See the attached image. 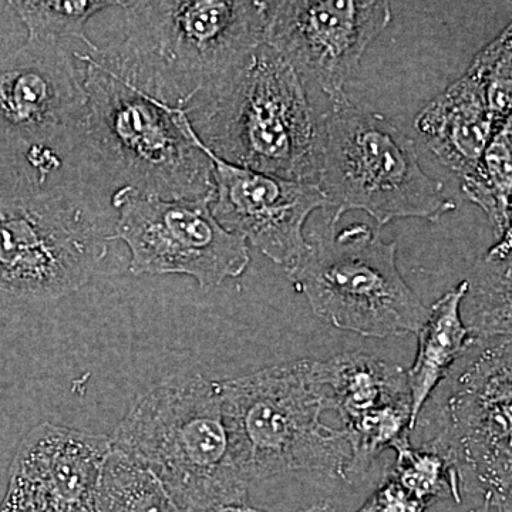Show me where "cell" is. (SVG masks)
Masks as SVG:
<instances>
[{"label": "cell", "mask_w": 512, "mask_h": 512, "mask_svg": "<svg viewBox=\"0 0 512 512\" xmlns=\"http://www.w3.org/2000/svg\"><path fill=\"white\" fill-rule=\"evenodd\" d=\"M20 20L28 29V42L60 43L64 39H77L87 50L99 49L86 33L87 22L97 13L111 6H126L127 2L104 0H49V2H10Z\"/></svg>", "instance_id": "44dd1931"}, {"label": "cell", "mask_w": 512, "mask_h": 512, "mask_svg": "<svg viewBox=\"0 0 512 512\" xmlns=\"http://www.w3.org/2000/svg\"><path fill=\"white\" fill-rule=\"evenodd\" d=\"M289 276L320 320L365 338L417 333L429 313L400 274L397 242L367 224L329 225Z\"/></svg>", "instance_id": "52a82bcc"}, {"label": "cell", "mask_w": 512, "mask_h": 512, "mask_svg": "<svg viewBox=\"0 0 512 512\" xmlns=\"http://www.w3.org/2000/svg\"><path fill=\"white\" fill-rule=\"evenodd\" d=\"M202 148L214 165L210 210L215 220L291 274L309 249L306 221L326 208L319 185L237 167Z\"/></svg>", "instance_id": "4fadbf2b"}, {"label": "cell", "mask_w": 512, "mask_h": 512, "mask_svg": "<svg viewBox=\"0 0 512 512\" xmlns=\"http://www.w3.org/2000/svg\"><path fill=\"white\" fill-rule=\"evenodd\" d=\"M126 39L104 62L187 116L220 92L265 45L266 2H127Z\"/></svg>", "instance_id": "6da1fadb"}, {"label": "cell", "mask_w": 512, "mask_h": 512, "mask_svg": "<svg viewBox=\"0 0 512 512\" xmlns=\"http://www.w3.org/2000/svg\"><path fill=\"white\" fill-rule=\"evenodd\" d=\"M232 458L249 484L293 471L346 480L345 431L330 410L320 360L301 359L215 382Z\"/></svg>", "instance_id": "277c9868"}, {"label": "cell", "mask_w": 512, "mask_h": 512, "mask_svg": "<svg viewBox=\"0 0 512 512\" xmlns=\"http://www.w3.org/2000/svg\"><path fill=\"white\" fill-rule=\"evenodd\" d=\"M512 121L495 131L480 163L461 177V190L493 227L495 241L511 232Z\"/></svg>", "instance_id": "d6986e66"}, {"label": "cell", "mask_w": 512, "mask_h": 512, "mask_svg": "<svg viewBox=\"0 0 512 512\" xmlns=\"http://www.w3.org/2000/svg\"><path fill=\"white\" fill-rule=\"evenodd\" d=\"M468 291V281L458 282L453 289L433 303L417 336L419 346L413 366L406 370L412 394V427L429 402L431 393L447 379L451 367L478 343L464 325L461 306Z\"/></svg>", "instance_id": "e0dca14e"}, {"label": "cell", "mask_w": 512, "mask_h": 512, "mask_svg": "<svg viewBox=\"0 0 512 512\" xmlns=\"http://www.w3.org/2000/svg\"><path fill=\"white\" fill-rule=\"evenodd\" d=\"M211 512H266L258 510V508L248 507L247 504L242 505H229V507L218 508V510Z\"/></svg>", "instance_id": "484cf974"}, {"label": "cell", "mask_w": 512, "mask_h": 512, "mask_svg": "<svg viewBox=\"0 0 512 512\" xmlns=\"http://www.w3.org/2000/svg\"><path fill=\"white\" fill-rule=\"evenodd\" d=\"M109 241L82 200L63 191L0 185V291L37 301L79 291Z\"/></svg>", "instance_id": "ba28073f"}, {"label": "cell", "mask_w": 512, "mask_h": 512, "mask_svg": "<svg viewBox=\"0 0 512 512\" xmlns=\"http://www.w3.org/2000/svg\"><path fill=\"white\" fill-rule=\"evenodd\" d=\"M111 448L160 481L180 512L247 504L249 484L232 458L217 384L171 375L137 397Z\"/></svg>", "instance_id": "7a4b0ae2"}, {"label": "cell", "mask_w": 512, "mask_h": 512, "mask_svg": "<svg viewBox=\"0 0 512 512\" xmlns=\"http://www.w3.org/2000/svg\"><path fill=\"white\" fill-rule=\"evenodd\" d=\"M392 18L376 0L266 2L265 46L335 100Z\"/></svg>", "instance_id": "8fae6325"}, {"label": "cell", "mask_w": 512, "mask_h": 512, "mask_svg": "<svg viewBox=\"0 0 512 512\" xmlns=\"http://www.w3.org/2000/svg\"><path fill=\"white\" fill-rule=\"evenodd\" d=\"M211 200H165L131 187L111 197L116 228L110 241L130 251L133 275H187L202 291L247 271L251 256L244 239L215 220Z\"/></svg>", "instance_id": "9c48e42d"}, {"label": "cell", "mask_w": 512, "mask_h": 512, "mask_svg": "<svg viewBox=\"0 0 512 512\" xmlns=\"http://www.w3.org/2000/svg\"><path fill=\"white\" fill-rule=\"evenodd\" d=\"M73 55L60 43L26 42L0 59L2 150L23 156L55 150L80 130L87 93L83 69Z\"/></svg>", "instance_id": "7c38bea8"}, {"label": "cell", "mask_w": 512, "mask_h": 512, "mask_svg": "<svg viewBox=\"0 0 512 512\" xmlns=\"http://www.w3.org/2000/svg\"><path fill=\"white\" fill-rule=\"evenodd\" d=\"M188 119L225 163L284 180H318L320 121L301 76L268 46Z\"/></svg>", "instance_id": "5b68a950"}, {"label": "cell", "mask_w": 512, "mask_h": 512, "mask_svg": "<svg viewBox=\"0 0 512 512\" xmlns=\"http://www.w3.org/2000/svg\"><path fill=\"white\" fill-rule=\"evenodd\" d=\"M76 57L87 93L80 130L121 187L165 200H212L214 165L187 113L138 89L100 49Z\"/></svg>", "instance_id": "3957f363"}, {"label": "cell", "mask_w": 512, "mask_h": 512, "mask_svg": "<svg viewBox=\"0 0 512 512\" xmlns=\"http://www.w3.org/2000/svg\"><path fill=\"white\" fill-rule=\"evenodd\" d=\"M474 66L483 77L485 96L498 128L511 120L512 26L474 56Z\"/></svg>", "instance_id": "603a6c76"}, {"label": "cell", "mask_w": 512, "mask_h": 512, "mask_svg": "<svg viewBox=\"0 0 512 512\" xmlns=\"http://www.w3.org/2000/svg\"><path fill=\"white\" fill-rule=\"evenodd\" d=\"M330 410L350 448L348 470L363 476L384 451L410 444L412 394L403 367L352 352L320 360Z\"/></svg>", "instance_id": "5bb4252c"}, {"label": "cell", "mask_w": 512, "mask_h": 512, "mask_svg": "<svg viewBox=\"0 0 512 512\" xmlns=\"http://www.w3.org/2000/svg\"><path fill=\"white\" fill-rule=\"evenodd\" d=\"M512 235L495 241L474 268L468 281L466 328L478 345L511 338Z\"/></svg>", "instance_id": "ac0fdd59"}, {"label": "cell", "mask_w": 512, "mask_h": 512, "mask_svg": "<svg viewBox=\"0 0 512 512\" xmlns=\"http://www.w3.org/2000/svg\"><path fill=\"white\" fill-rule=\"evenodd\" d=\"M387 471L429 507L437 501H463L464 477L460 468L426 444L400 448L396 451V463Z\"/></svg>", "instance_id": "7402d4cb"}, {"label": "cell", "mask_w": 512, "mask_h": 512, "mask_svg": "<svg viewBox=\"0 0 512 512\" xmlns=\"http://www.w3.org/2000/svg\"><path fill=\"white\" fill-rule=\"evenodd\" d=\"M429 505L419 500L386 471L375 493L356 512H426Z\"/></svg>", "instance_id": "cb8c5ba5"}, {"label": "cell", "mask_w": 512, "mask_h": 512, "mask_svg": "<svg viewBox=\"0 0 512 512\" xmlns=\"http://www.w3.org/2000/svg\"><path fill=\"white\" fill-rule=\"evenodd\" d=\"M299 512H336L335 508L328 503H320L316 505H312V507L306 508V510H301Z\"/></svg>", "instance_id": "4316f807"}, {"label": "cell", "mask_w": 512, "mask_h": 512, "mask_svg": "<svg viewBox=\"0 0 512 512\" xmlns=\"http://www.w3.org/2000/svg\"><path fill=\"white\" fill-rule=\"evenodd\" d=\"M93 512H180L146 468L113 450L101 473Z\"/></svg>", "instance_id": "ffe728a7"}, {"label": "cell", "mask_w": 512, "mask_h": 512, "mask_svg": "<svg viewBox=\"0 0 512 512\" xmlns=\"http://www.w3.org/2000/svg\"><path fill=\"white\" fill-rule=\"evenodd\" d=\"M110 437L42 423L19 444L10 473L35 485L53 512H93Z\"/></svg>", "instance_id": "9a60e30c"}, {"label": "cell", "mask_w": 512, "mask_h": 512, "mask_svg": "<svg viewBox=\"0 0 512 512\" xmlns=\"http://www.w3.org/2000/svg\"><path fill=\"white\" fill-rule=\"evenodd\" d=\"M414 128L437 160L460 178L477 167L498 126L473 63L417 114Z\"/></svg>", "instance_id": "2e32d148"}, {"label": "cell", "mask_w": 512, "mask_h": 512, "mask_svg": "<svg viewBox=\"0 0 512 512\" xmlns=\"http://www.w3.org/2000/svg\"><path fill=\"white\" fill-rule=\"evenodd\" d=\"M511 360V338L485 346L448 387L423 443L473 473L497 512H511Z\"/></svg>", "instance_id": "30bf717a"}, {"label": "cell", "mask_w": 512, "mask_h": 512, "mask_svg": "<svg viewBox=\"0 0 512 512\" xmlns=\"http://www.w3.org/2000/svg\"><path fill=\"white\" fill-rule=\"evenodd\" d=\"M0 512H53L45 495L18 474L10 473L9 487Z\"/></svg>", "instance_id": "d4e9b609"}, {"label": "cell", "mask_w": 512, "mask_h": 512, "mask_svg": "<svg viewBox=\"0 0 512 512\" xmlns=\"http://www.w3.org/2000/svg\"><path fill=\"white\" fill-rule=\"evenodd\" d=\"M320 119L318 180L335 228L363 211L376 229L397 218L440 222L457 208L444 185L424 173L416 143L383 114L356 106L346 94Z\"/></svg>", "instance_id": "8992f818"}, {"label": "cell", "mask_w": 512, "mask_h": 512, "mask_svg": "<svg viewBox=\"0 0 512 512\" xmlns=\"http://www.w3.org/2000/svg\"><path fill=\"white\" fill-rule=\"evenodd\" d=\"M471 512H493V508H491L490 498L485 497L484 495L483 504H481L480 507H477L476 510H473Z\"/></svg>", "instance_id": "83f0119b"}]
</instances>
